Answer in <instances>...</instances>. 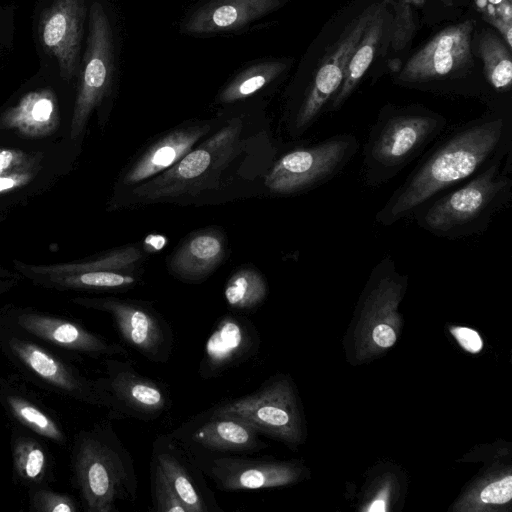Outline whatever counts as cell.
<instances>
[{"instance_id": "603a6c76", "label": "cell", "mask_w": 512, "mask_h": 512, "mask_svg": "<svg viewBox=\"0 0 512 512\" xmlns=\"http://www.w3.org/2000/svg\"><path fill=\"white\" fill-rule=\"evenodd\" d=\"M386 30V2L365 29L346 66L342 84L326 111H337L348 100L375 58Z\"/></svg>"}, {"instance_id": "8992f818", "label": "cell", "mask_w": 512, "mask_h": 512, "mask_svg": "<svg viewBox=\"0 0 512 512\" xmlns=\"http://www.w3.org/2000/svg\"><path fill=\"white\" fill-rule=\"evenodd\" d=\"M0 345L7 357L34 380L77 401L109 409V398L98 379L87 378L29 337L8 331L1 336Z\"/></svg>"}, {"instance_id": "f546056e", "label": "cell", "mask_w": 512, "mask_h": 512, "mask_svg": "<svg viewBox=\"0 0 512 512\" xmlns=\"http://www.w3.org/2000/svg\"><path fill=\"white\" fill-rule=\"evenodd\" d=\"M394 4L389 46L393 52L402 51L412 40L416 31L413 6L408 0H398Z\"/></svg>"}, {"instance_id": "74e56055", "label": "cell", "mask_w": 512, "mask_h": 512, "mask_svg": "<svg viewBox=\"0 0 512 512\" xmlns=\"http://www.w3.org/2000/svg\"><path fill=\"white\" fill-rule=\"evenodd\" d=\"M14 181L10 178H0V191L13 187Z\"/></svg>"}, {"instance_id": "ffe728a7", "label": "cell", "mask_w": 512, "mask_h": 512, "mask_svg": "<svg viewBox=\"0 0 512 512\" xmlns=\"http://www.w3.org/2000/svg\"><path fill=\"white\" fill-rule=\"evenodd\" d=\"M294 64L289 56H266L242 64L219 89L215 103L232 105L248 101L277 87Z\"/></svg>"}, {"instance_id": "277c9868", "label": "cell", "mask_w": 512, "mask_h": 512, "mask_svg": "<svg viewBox=\"0 0 512 512\" xmlns=\"http://www.w3.org/2000/svg\"><path fill=\"white\" fill-rule=\"evenodd\" d=\"M445 126L442 115L423 107L383 110L363 151L362 174L366 184L379 186L396 176Z\"/></svg>"}, {"instance_id": "9a60e30c", "label": "cell", "mask_w": 512, "mask_h": 512, "mask_svg": "<svg viewBox=\"0 0 512 512\" xmlns=\"http://www.w3.org/2000/svg\"><path fill=\"white\" fill-rule=\"evenodd\" d=\"M89 0H53L39 21V40L58 64L64 77L71 78L81 64L84 26Z\"/></svg>"}, {"instance_id": "60d3db41", "label": "cell", "mask_w": 512, "mask_h": 512, "mask_svg": "<svg viewBox=\"0 0 512 512\" xmlns=\"http://www.w3.org/2000/svg\"><path fill=\"white\" fill-rule=\"evenodd\" d=\"M490 3H492L493 5H498V7L505 1H508V0H488ZM497 9V8H496ZM495 12V11H494Z\"/></svg>"}, {"instance_id": "ab89813d", "label": "cell", "mask_w": 512, "mask_h": 512, "mask_svg": "<svg viewBox=\"0 0 512 512\" xmlns=\"http://www.w3.org/2000/svg\"><path fill=\"white\" fill-rule=\"evenodd\" d=\"M412 6L422 7L426 0H408Z\"/></svg>"}, {"instance_id": "7c38bea8", "label": "cell", "mask_w": 512, "mask_h": 512, "mask_svg": "<svg viewBox=\"0 0 512 512\" xmlns=\"http://www.w3.org/2000/svg\"><path fill=\"white\" fill-rule=\"evenodd\" d=\"M289 0H199L178 22L181 35L207 39L244 33Z\"/></svg>"}, {"instance_id": "484cf974", "label": "cell", "mask_w": 512, "mask_h": 512, "mask_svg": "<svg viewBox=\"0 0 512 512\" xmlns=\"http://www.w3.org/2000/svg\"><path fill=\"white\" fill-rule=\"evenodd\" d=\"M477 51L483 62L485 77L497 92L504 93L512 86L511 49L493 29L484 30L477 40Z\"/></svg>"}, {"instance_id": "1f68e13d", "label": "cell", "mask_w": 512, "mask_h": 512, "mask_svg": "<svg viewBox=\"0 0 512 512\" xmlns=\"http://www.w3.org/2000/svg\"><path fill=\"white\" fill-rule=\"evenodd\" d=\"M135 282L133 275L107 270L85 271L68 280L69 285L89 288H122Z\"/></svg>"}, {"instance_id": "d6a6232c", "label": "cell", "mask_w": 512, "mask_h": 512, "mask_svg": "<svg viewBox=\"0 0 512 512\" xmlns=\"http://www.w3.org/2000/svg\"><path fill=\"white\" fill-rule=\"evenodd\" d=\"M512 498V476L487 485L480 493V499L487 504H504Z\"/></svg>"}, {"instance_id": "30bf717a", "label": "cell", "mask_w": 512, "mask_h": 512, "mask_svg": "<svg viewBox=\"0 0 512 512\" xmlns=\"http://www.w3.org/2000/svg\"><path fill=\"white\" fill-rule=\"evenodd\" d=\"M210 415L238 418L254 427L259 434L284 441H295L299 437L292 389L281 378H273L248 395L216 406Z\"/></svg>"}, {"instance_id": "6da1fadb", "label": "cell", "mask_w": 512, "mask_h": 512, "mask_svg": "<svg viewBox=\"0 0 512 512\" xmlns=\"http://www.w3.org/2000/svg\"><path fill=\"white\" fill-rule=\"evenodd\" d=\"M511 131L503 116H486L449 134L415 168L376 214L389 226L413 214L443 190L470 178L510 149Z\"/></svg>"}, {"instance_id": "4dcf8cb0", "label": "cell", "mask_w": 512, "mask_h": 512, "mask_svg": "<svg viewBox=\"0 0 512 512\" xmlns=\"http://www.w3.org/2000/svg\"><path fill=\"white\" fill-rule=\"evenodd\" d=\"M30 510L35 512H77L78 505L68 494L56 492L45 486L30 489Z\"/></svg>"}, {"instance_id": "7402d4cb", "label": "cell", "mask_w": 512, "mask_h": 512, "mask_svg": "<svg viewBox=\"0 0 512 512\" xmlns=\"http://www.w3.org/2000/svg\"><path fill=\"white\" fill-rule=\"evenodd\" d=\"M190 442L217 452H256L266 447L259 432L231 416L210 415V419L190 434Z\"/></svg>"}, {"instance_id": "52a82bcc", "label": "cell", "mask_w": 512, "mask_h": 512, "mask_svg": "<svg viewBox=\"0 0 512 512\" xmlns=\"http://www.w3.org/2000/svg\"><path fill=\"white\" fill-rule=\"evenodd\" d=\"M242 127L240 116L230 118L207 141L190 150L169 169L136 187L133 194L145 200H159L196 191L200 182L234 156Z\"/></svg>"}, {"instance_id": "2e32d148", "label": "cell", "mask_w": 512, "mask_h": 512, "mask_svg": "<svg viewBox=\"0 0 512 512\" xmlns=\"http://www.w3.org/2000/svg\"><path fill=\"white\" fill-rule=\"evenodd\" d=\"M193 457L203 473L214 481L218 489L224 491L278 487L292 482L298 475L291 464L264 458Z\"/></svg>"}, {"instance_id": "8d00e7d4", "label": "cell", "mask_w": 512, "mask_h": 512, "mask_svg": "<svg viewBox=\"0 0 512 512\" xmlns=\"http://www.w3.org/2000/svg\"><path fill=\"white\" fill-rule=\"evenodd\" d=\"M12 161V154L10 151L4 150L0 152V173L4 171Z\"/></svg>"}, {"instance_id": "ac0fdd59", "label": "cell", "mask_w": 512, "mask_h": 512, "mask_svg": "<svg viewBox=\"0 0 512 512\" xmlns=\"http://www.w3.org/2000/svg\"><path fill=\"white\" fill-rule=\"evenodd\" d=\"M11 324L16 331L61 349L92 357L127 356V350L87 330L80 324L34 312L18 314Z\"/></svg>"}, {"instance_id": "cb8c5ba5", "label": "cell", "mask_w": 512, "mask_h": 512, "mask_svg": "<svg viewBox=\"0 0 512 512\" xmlns=\"http://www.w3.org/2000/svg\"><path fill=\"white\" fill-rule=\"evenodd\" d=\"M223 255L224 244L218 234H197L176 251L170 260V269L183 279L198 280L211 273Z\"/></svg>"}, {"instance_id": "9c48e42d", "label": "cell", "mask_w": 512, "mask_h": 512, "mask_svg": "<svg viewBox=\"0 0 512 512\" xmlns=\"http://www.w3.org/2000/svg\"><path fill=\"white\" fill-rule=\"evenodd\" d=\"M382 4L383 2L370 5L353 19L332 44L329 53L319 61L297 97L293 117L296 132L305 131L326 111L342 84L353 51Z\"/></svg>"}, {"instance_id": "e575fe53", "label": "cell", "mask_w": 512, "mask_h": 512, "mask_svg": "<svg viewBox=\"0 0 512 512\" xmlns=\"http://www.w3.org/2000/svg\"><path fill=\"white\" fill-rule=\"evenodd\" d=\"M483 19L495 28L507 46L512 48V21H508L493 13H483Z\"/></svg>"}, {"instance_id": "44dd1931", "label": "cell", "mask_w": 512, "mask_h": 512, "mask_svg": "<svg viewBox=\"0 0 512 512\" xmlns=\"http://www.w3.org/2000/svg\"><path fill=\"white\" fill-rule=\"evenodd\" d=\"M210 124L182 127L151 145L128 169L124 184L134 185L162 173L176 164L210 130Z\"/></svg>"}, {"instance_id": "3957f363", "label": "cell", "mask_w": 512, "mask_h": 512, "mask_svg": "<svg viewBox=\"0 0 512 512\" xmlns=\"http://www.w3.org/2000/svg\"><path fill=\"white\" fill-rule=\"evenodd\" d=\"M507 152L490 160L463 186L435 197L413 214L417 224L438 237L460 238L482 232L511 197L512 181L502 169Z\"/></svg>"}, {"instance_id": "b9f144b4", "label": "cell", "mask_w": 512, "mask_h": 512, "mask_svg": "<svg viewBox=\"0 0 512 512\" xmlns=\"http://www.w3.org/2000/svg\"><path fill=\"white\" fill-rule=\"evenodd\" d=\"M445 6H451L453 4V0H439Z\"/></svg>"}, {"instance_id": "e0dca14e", "label": "cell", "mask_w": 512, "mask_h": 512, "mask_svg": "<svg viewBox=\"0 0 512 512\" xmlns=\"http://www.w3.org/2000/svg\"><path fill=\"white\" fill-rule=\"evenodd\" d=\"M151 459L159 465L189 512L222 511L208 488L203 471L196 463L192 452L176 438H157L153 444Z\"/></svg>"}, {"instance_id": "f35d334b", "label": "cell", "mask_w": 512, "mask_h": 512, "mask_svg": "<svg viewBox=\"0 0 512 512\" xmlns=\"http://www.w3.org/2000/svg\"><path fill=\"white\" fill-rule=\"evenodd\" d=\"M384 510H385V502L383 500L375 501L369 508V511H384Z\"/></svg>"}, {"instance_id": "8fae6325", "label": "cell", "mask_w": 512, "mask_h": 512, "mask_svg": "<svg viewBox=\"0 0 512 512\" xmlns=\"http://www.w3.org/2000/svg\"><path fill=\"white\" fill-rule=\"evenodd\" d=\"M105 376L97 378L109 398L112 418L151 421L169 406V394L157 381L141 375L130 361L105 359Z\"/></svg>"}, {"instance_id": "4fadbf2b", "label": "cell", "mask_w": 512, "mask_h": 512, "mask_svg": "<svg viewBox=\"0 0 512 512\" xmlns=\"http://www.w3.org/2000/svg\"><path fill=\"white\" fill-rule=\"evenodd\" d=\"M83 304L109 313L122 340L146 359L168 361L174 344L173 331L150 305L121 299L90 300Z\"/></svg>"}, {"instance_id": "7a4b0ae2", "label": "cell", "mask_w": 512, "mask_h": 512, "mask_svg": "<svg viewBox=\"0 0 512 512\" xmlns=\"http://www.w3.org/2000/svg\"><path fill=\"white\" fill-rule=\"evenodd\" d=\"M71 467L88 512H114L119 501L134 502L137 497L132 456L109 423H98L76 435Z\"/></svg>"}, {"instance_id": "5bb4252c", "label": "cell", "mask_w": 512, "mask_h": 512, "mask_svg": "<svg viewBox=\"0 0 512 512\" xmlns=\"http://www.w3.org/2000/svg\"><path fill=\"white\" fill-rule=\"evenodd\" d=\"M472 19L440 30L413 54L398 74L401 83H424L446 77L473 64Z\"/></svg>"}, {"instance_id": "d6986e66", "label": "cell", "mask_w": 512, "mask_h": 512, "mask_svg": "<svg viewBox=\"0 0 512 512\" xmlns=\"http://www.w3.org/2000/svg\"><path fill=\"white\" fill-rule=\"evenodd\" d=\"M260 348V336L246 318L227 314L220 318L209 335L199 374L204 379L220 376L253 357Z\"/></svg>"}, {"instance_id": "d590c367", "label": "cell", "mask_w": 512, "mask_h": 512, "mask_svg": "<svg viewBox=\"0 0 512 512\" xmlns=\"http://www.w3.org/2000/svg\"><path fill=\"white\" fill-rule=\"evenodd\" d=\"M372 337L377 345L384 348L391 347L396 341L395 331L386 324L377 325L372 332Z\"/></svg>"}, {"instance_id": "d4e9b609", "label": "cell", "mask_w": 512, "mask_h": 512, "mask_svg": "<svg viewBox=\"0 0 512 512\" xmlns=\"http://www.w3.org/2000/svg\"><path fill=\"white\" fill-rule=\"evenodd\" d=\"M14 475L30 489L45 486L52 473V462L48 450L36 438L17 435L12 438Z\"/></svg>"}, {"instance_id": "5b68a950", "label": "cell", "mask_w": 512, "mask_h": 512, "mask_svg": "<svg viewBox=\"0 0 512 512\" xmlns=\"http://www.w3.org/2000/svg\"><path fill=\"white\" fill-rule=\"evenodd\" d=\"M113 8L104 0H91L88 34L80 64V87L74 126L81 128L93 108L107 98L117 80L121 56V29Z\"/></svg>"}, {"instance_id": "ba28073f", "label": "cell", "mask_w": 512, "mask_h": 512, "mask_svg": "<svg viewBox=\"0 0 512 512\" xmlns=\"http://www.w3.org/2000/svg\"><path fill=\"white\" fill-rule=\"evenodd\" d=\"M358 150L352 134H338L283 155L265 179L268 189L288 195L316 187L338 174Z\"/></svg>"}, {"instance_id": "4316f807", "label": "cell", "mask_w": 512, "mask_h": 512, "mask_svg": "<svg viewBox=\"0 0 512 512\" xmlns=\"http://www.w3.org/2000/svg\"><path fill=\"white\" fill-rule=\"evenodd\" d=\"M1 400L10 415L32 432L57 444L66 443V435L59 423L25 396L2 388Z\"/></svg>"}, {"instance_id": "f1b7e54d", "label": "cell", "mask_w": 512, "mask_h": 512, "mask_svg": "<svg viewBox=\"0 0 512 512\" xmlns=\"http://www.w3.org/2000/svg\"><path fill=\"white\" fill-rule=\"evenodd\" d=\"M150 472L153 510L157 512H189L159 465L152 459Z\"/></svg>"}, {"instance_id": "83f0119b", "label": "cell", "mask_w": 512, "mask_h": 512, "mask_svg": "<svg viewBox=\"0 0 512 512\" xmlns=\"http://www.w3.org/2000/svg\"><path fill=\"white\" fill-rule=\"evenodd\" d=\"M267 291L266 281L259 272L243 268L229 278L224 296L230 307L248 310L259 306L264 301Z\"/></svg>"}, {"instance_id": "836d02e7", "label": "cell", "mask_w": 512, "mask_h": 512, "mask_svg": "<svg viewBox=\"0 0 512 512\" xmlns=\"http://www.w3.org/2000/svg\"><path fill=\"white\" fill-rule=\"evenodd\" d=\"M451 332L465 350L477 353L482 349V339L475 330L466 327H456L452 328Z\"/></svg>"}]
</instances>
